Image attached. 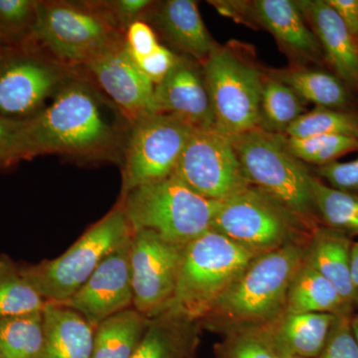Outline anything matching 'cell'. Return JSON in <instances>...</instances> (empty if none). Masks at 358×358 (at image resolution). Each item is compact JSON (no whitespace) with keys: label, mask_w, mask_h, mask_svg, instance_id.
I'll return each instance as SVG.
<instances>
[{"label":"cell","mask_w":358,"mask_h":358,"mask_svg":"<svg viewBox=\"0 0 358 358\" xmlns=\"http://www.w3.org/2000/svg\"><path fill=\"white\" fill-rule=\"evenodd\" d=\"M129 129L121 110L77 71L38 115L22 122L0 166L45 155L121 166Z\"/></svg>","instance_id":"cell-1"},{"label":"cell","mask_w":358,"mask_h":358,"mask_svg":"<svg viewBox=\"0 0 358 358\" xmlns=\"http://www.w3.org/2000/svg\"><path fill=\"white\" fill-rule=\"evenodd\" d=\"M308 244H291L256 256L200 320L201 329L222 334L278 319L285 312L289 284L303 263Z\"/></svg>","instance_id":"cell-2"},{"label":"cell","mask_w":358,"mask_h":358,"mask_svg":"<svg viewBox=\"0 0 358 358\" xmlns=\"http://www.w3.org/2000/svg\"><path fill=\"white\" fill-rule=\"evenodd\" d=\"M134 231L150 230L169 243L185 247L211 229L220 203L205 199L173 173L136 186L119 200Z\"/></svg>","instance_id":"cell-3"},{"label":"cell","mask_w":358,"mask_h":358,"mask_svg":"<svg viewBox=\"0 0 358 358\" xmlns=\"http://www.w3.org/2000/svg\"><path fill=\"white\" fill-rule=\"evenodd\" d=\"M256 256L220 233L206 231L183 250L176 294L167 310L199 322Z\"/></svg>","instance_id":"cell-4"},{"label":"cell","mask_w":358,"mask_h":358,"mask_svg":"<svg viewBox=\"0 0 358 358\" xmlns=\"http://www.w3.org/2000/svg\"><path fill=\"white\" fill-rule=\"evenodd\" d=\"M202 68L215 128L230 138L258 128L266 68L253 49L235 41L218 44Z\"/></svg>","instance_id":"cell-5"},{"label":"cell","mask_w":358,"mask_h":358,"mask_svg":"<svg viewBox=\"0 0 358 358\" xmlns=\"http://www.w3.org/2000/svg\"><path fill=\"white\" fill-rule=\"evenodd\" d=\"M282 136L256 128L231 138L250 185L308 222L322 225L313 203V174L287 150Z\"/></svg>","instance_id":"cell-6"},{"label":"cell","mask_w":358,"mask_h":358,"mask_svg":"<svg viewBox=\"0 0 358 358\" xmlns=\"http://www.w3.org/2000/svg\"><path fill=\"white\" fill-rule=\"evenodd\" d=\"M319 226L308 222L267 193L249 185L221 202L211 229L255 255H261L291 244H308Z\"/></svg>","instance_id":"cell-7"},{"label":"cell","mask_w":358,"mask_h":358,"mask_svg":"<svg viewBox=\"0 0 358 358\" xmlns=\"http://www.w3.org/2000/svg\"><path fill=\"white\" fill-rule=\"evenodd\" d=\"M124 38L90 0H39L31 43L68 69H81Z\"/></svg>","instance_id":"cell-8"},{"label":"cell","mask_w":358,"mask_h":358,"mask_svg":"<svg viewBox=\"0 0 358 358\" xmlns=\"http://www.w3.org/2000/svg\"><path fill=\"white\" fill-rule=\"evenodd\" d=\"M134 230L120 202L92 225L62 255L21 268L46 301L63 303L87 282L110 253L133 237Z\"/></svg>","instance_id":"cell-9"},{"label":"cell","mask_w":358,"mask_h":358,"mask_svg":"<svg viewBox=\"0 0 358 358\" xmlns=\"http://www.w3.org/2000/svg\"><path fill=\"white\" fill-rule=\"evenodd\" d=\"M76 73L32 43L0 50V117L32 119Z\"/></svg>","instance_id":"cell-10"},{"label":"cell","mask_w":358,"mask_h":358,"mask_svg":"<svg viewBox=\"0 0 358 358\" xmlns=\"http://www.w3.org/2000/svg\"><path fill=\"white\" fill-rule=\"evenodd\" d=\"M193 129L162 113L131 124L121 164V194L171 176Z\"/></svg>","instance_id":"cell-11"},{"label":"cell","mask_w":358,"mask_h":358,"mask_svg":"<svg viewBox=\"0 0 358 358\" xmlns=\"http://www.w3.org/2000/svg\"><path fill=\"white\" fill-rule=\"evenodd\" d=\"M173 173L215 201H225L250 185L232 138L215 127L193 129Z\"/></svg>","instance_id":"cell-12"},{"label":"cell","mask_w":358,"mask_h":358,"mask_svg":"<svg viewBox=\"0 0 358 358\" xmlns=\"http://www.w3.org/2000/svg\"><path fill=\"white\" fill-rule=\"evenodd\" d=\"M228 17L273 35L291 65L327 67L319 40L294 0L210 1Z\"/></svg>","instance_id":"cell-13"},{"label":"cell","mask_w":358,"mask_h":358,"mask_svg":"<svg viewBox=\"0 0 358 358\" xmlns=\"http://www.w3.org/2000/svg\"><path fill=\"white\" fill-rule=\"evenodd\" d=\"M185 247L150 230L134 231L131 242L133 308L148 319L164 313L176 294Z\"/></svg>","instance_id":"cell-14"},{"label":"cell","mask_w":358,"mask_h":358,"mask_svg":"<svg viewBox=\"0 0 358 358\" xmlns=\"http://www.w3.org/2000/svg\"><path fill=\"white\" fill-rule=\"evenodd\" d=\"M77 71L88 77L131 124L159 113L155 84L134 62L124 38Z\"/></svg>","instance_id":"cell-15"},{"label":"cell","mask_w":358,"mask_h":358,"mask_svg":"<svg viewBox=\"0 0 358 358\" xmlns=\"http://www.w3.org/2000/svg\"><path fill=\"white\" fill-rule=\"evenodd\" d=\"M131 242L110 253L76 293L57 303L76 310L94 327L133 307Z\"/></svg>","instance_id":"cell-16"},{"label":"cell","mask_w":358,"mask_h":358,"mask_svg":"<svg viewBox=\"0 0 358 358\" xmlns=\"http://www.w3.org/2000/svg\"><path fill=\"white\" fill-rule=\"evenodd\" d=\"M155 103L162 114L173 115L194 129L215 127L203 68L178 55L173 69L155 86Z\"/></svg>","instance_id":"cell-17"},{"label":"cell","mask_w":358,"mask_h":358,"mask_svg":"<svg viewBox=\"0 0 358 358\" xmlns=\"http://www.w3.org/2000/svg\"><path fill=\"white\" fill-rule=\"evenodd\" d=\"M145 21L164 45L201 66L218 46L204 24L197 2L193 0L155 1Z\"/></svg>","instance_id":"cell-18"},{"label":"cell","mask_w":358,"mask_h":358,"mask_svg":"<svg viewBox=\"0 0 358 358\" xmlns=\"http://www.w3.org/2000/svg\"><path fill=\"white\" fill-rule=\"evenodd\" d=\"M319 40L327 67L358 98V40L326 0L296 1Z\"/></svg>","instance_id":"cell-19"},{"label":"cell","mask_w":358,"mask_h":358,"mask_svg":"<svg viewBox=\"0 0 358 358\" xmlns=\"http://www.w3.org/2000/svg\"><path fill=\"white\" fill-rule=\"evenodd\" d=\"M352 238L320 225L310 237L303 262L326 278L343 300L357 308L358 293L352 278Z\"/></svg>","instance_id":"cell-20"},{"label":"cell","mask_w":358,"mask_h":358,"mask_svg":"<svg viewBox=\"0 0 358 358\" xmlns=\"http://www.w3.org/2000/svg\"><path fill=\"white\" fill-rule=\"evenodd\" d=\"M270 76L293 89L306 103L334 110H358V98L331 71L312 66L266 68Z\"/></svg>","instance_id":"cell-21"},{"label":"cell","mask_w":358,"mask_h":358,"mask_svg":"<svg viewBox=\"0 0 358 358\" xmlns=\"http://www.w3.org/2000/svg\"><path fill=\"white\" fill-rule=\"evenodd\" d=\"M43 324L41 358H91L95 327L76 310L47 301Z\"/></svg>","instance_id":"cell-22"},{"label":"cell","mask_w":358,"mask_h":358,"mask_svg":"<svg viewBox=\"0 0 358 358\" xmlns=\"http://www.w3.org/2000/svg\"><path fill=\"white\" fill-rule=\"evenodd\" d=\"M338 315L326 313H284L267 324L280 355L317 358Z\"/></svg>","instance_id":"cell-23"},{"label":"cell","mask_w":358,"mask_h":358,"mask_svg":"<svg viewBox=\"0 0 358 358\" xmlns=\"http://www.w3.org/2000/svg\"><path fill=\"white\" fill-rule=\"evenodd\" d=\"M201 327L171 310L150 319L145 336L131 358L196 357Z\"/></svg>","instance_id":"cell-24"},{"label":"cell","mask_w":358,"mask_h":358,"mask_svg":"<svg viewBox=\"0 0 358 358\" xmlns=\"http://www.w3.org/2000/svg\"><path fill=\"white\" fill-rule=\"evenodd\" d=\"M355 310L326 278L303 261L289 284L284 313H326L343 317L355 315Z\"/></svg>","instance_id":"cell-25"},{"label":"cell","mask_w":358,"mask_h":358,"mask_svg":"<svg viewBox=\"0 0 358 358\" xmlns=\"http://www.w3.org/2000/svg\"><path fill=\"white\" fill-rule=\"evenodd\" d=\"M150 322L133 307L103 320L95 327L91 358H131Z\"/></svg>","instance_id":"cell-26"},{"label":"cell","mask_w":358,"mask_h":358,"mask_svg":"<svg viewBox=\"0 0 358 358\" xmlns=\"http://www.w3.org/2000/svg\"><path fill=\"white\" fill-rule=\"evenodd\" d=\"M307 105L293 89L270 76L265 69L258 128L285 136L289 127L307 112Z\"/></svg>","instance_id":"cell-27"},{"label":"cell","mask_w":358,"mask_h":358,"mask_svg":"<svg viewBox=\"0 0 358 358\" xmlns=\"http://www.w3.org/2000/svg\"><path fill=\"white\" fill-rule=\"evenodd\" d=\"M310 185L320 224L352 239L358 236V194L331 187L315 176Z\"/></svg>","instance_id":"cell-28"},{"label":"cell","mask_w":358,"mask_h":358,"mask_svg":"<svg viewBox=\"0 0 358 358\" xmlns=\"http://www.w3.org/2000/svg\"><path fill=\"white\" fill-rule=\"evenodd\" d=\"M43 310L0 319V358H41Z\"/></svg>","instance_id":"cell-29"},{"label":"cell","mask_w":358,"mask_h":358,"mask_svg":"<svg viewBox=\"0 0 358 358\" xmlns=\"http://www.w3.org/2000/svg\"><path fill=\"white\" fill-rule=\"evenodd\" d=\"M46 303L21 268L0 256V319L41 312Z\"/></svg>","instance_id":"cell-30"},{"label":"cell","mask_w":358,"mask_h":358,"mask_svg":"<svg viewBox=\"0 0 358 358\" xmlns=\"http://www.w3.org/2000/svg\"><path fill=\"white\" fill-rule=\"evenodd\" d=\"M214 345L215 358H281L268 324L230 329Z\"/></svg>","instance_id":"cell-31"},{"label":"cell","mask_w":358,"mask_h":358,"mask_svg":"<svg viewBox=\"0 0 358 358\" xmlns=\"http://www.w3.org/2000/svg\"><path fill=\"white\" fill-rule=\"evenodd\" d=\"M317 134H334L358 140V110L315 107L301 115L285 136L306 138Z\"/></svg>","instance_id":"cell-32"},{"label":"cell","mask_w":358,"mask_h":358,"mask_svg":"<svg viewBox=\"0 0 358 358\" xmlns=\"http://www.w3.org/2000/svg\"><path fill=\"white\" fill-rule=\"evenodd\" d=\"M285 147L306 164L326 166L343 155L358 152V140L334 134H317L306 138L282 136Z\"/></svg>","instance_id":"cell-33"},{"label":"cell","mask_w":358,"mask_h":358,"mask_svg":"<svg viewBox=\"0 0 358 358\" xmlns=\"http://www.w3.org/2000/svg\"><path fill=\"white\" fill-rule=\"evenodd\" d=\"M39 0H0V50L31 44Z\"/></svg>","instance_id":"cell-34"},{"label":"cell","mask_w":358,"mask_h":358,"mask_svg":"<svg viewBox=\"0 0 358 358\" xmlns=\"http://www.w3.org/2000/svg\"><path fill=\"white\" fill-rule=\"evenodd\" d=\"M92 6L122 35L136 21L143 20L155 4L152 0H90Z\"/></svg>","instance_id":"cell-35"},{"label":"cell","mask_w":358,"mask_h":358,"mask_svg":"<svg viewBox=\"0 0 358 358\" xmlns=\"http://www.w3.org/2000/svg\"><path fill=\"white\" fill-rule=\"evenodd\" d=\"M352 317H338L326 345L317 358H358V345L350 327Z\"/></svg>","instance_id":"cell-36"},{"label":"cell","mask_w":358,"mask_h":358,"mask_svg":"<svg viewBox=\"0 0 358 358\" xmlns=\"http://www.w3.org/2000/svg\"><path fill=\"white\" fill-rule=\"evenodd\" d=\"M317 178H324L336 189L358 194V157L348 162H336L315 167Z\"/></svg>","instance_id":"cell-37"},{"label":"cell","mask_w":358,"mask_h":358,"mask_svg":"<svg viewBox=\"0 0 358 358\" xmlns=\"http://www.w3.org/2000/svg\"><path fill=\"white\" fill-rule=\"evenodd\" d=\"M124 41L134 60L150 55L160 44L154 28L143 20L136 21L129 26L124 34Z\"/></svg>","instance_id":"cell-38"},{"label":"cell","mask_w":358,"mask_h":358,"mask_svg":"<svg viewBox=\"0 0 358 358\" xmlns=\"http://www.w3.org/2000/svg\"><path fill=\"white\" fill-rule=\"evenodd\" d=\"M178 56V54L174 53L166 45L159 44L150 55L134 60V62L143 71V74L157 86L173 69Z\"/></svg>","instance_id":"cell-39"},{"label":"cell","mask_w":358,"mask_h":358,"mask_svg":"<svg viewBox=\"0 0 358 358\" xmlns=\"http://www.w3.org/2000/svg\"><path fill=\"white\" fill-rule=\"evenodd\" d=\"M348 31L358 40V0H326Z\"/></svg>","instance_id":"cell-40"},{"label":"cell","mask_w":358,"mask_h":358,"mask_svg":"<svg viewBox=\"0 0 358 358\" xmlns=\"http://www.w3.org/2000/svg\"><path fill=\"white\" fill-rule=\"evenodd\" d=\"M22 122L0 117V164Z\"/></svg>","instance_id":"cell-41"},{"label":"cell","mask_w":358,"mask_h":358,"mask_svg":"<svg viewBox=\"0 0 358 358\" xmlns=\"http://www.w3.org/2000/svg\"><path fill=\"white\" fill-rule=\"evenodd\" d=\"M352 278L353 286L358 293V242H353L352 249Z\"/></svg>","instance_id":"cell-42"},{"label":"cell","mask_w":358,"mask_h":358,"mask_svg":"<svg viewBox=\"0 0 358 358\" xmlns=\"http://www.w3.org/2000/svg\"><path fill=\"white\" fill-rule=\"evenodd\" d=\"M350 327H352L353 336H355L358 345V313H355L352 315V320H350Z\"/></svg>","instance_id":"cell-43"},{"label":"cell","mask_w":358,"mask_h":358,"mask_svg":"<svg viewBox=\"0 0 358 358\" xmlns=\"http://www.w3.org/2000/svg\"><path fill=\"white\" fill-rule=\"evenodd\" d=\"M281 358H301V357H292V355H282Z\"/></svg>","instance_id":"cell-44"},{"label":"cell","mask_w":358,"mask_h":358,"mask_svg":"<svg viewBox=\"0 0 358 358\" xmlns=\"http://www.w3.org/2000/svg\"><path fill=\"white\" fill-rule=\"evenodd\" d=\"M357 308H358V303H357Z\"/></svg>","instance_id":"cell-45"},{"label":"cell","mask_w":358,"mask_h":358,"mask_svg":"<svg viewBox=\"0 0 358 358\" xmlns=\"http://www.w3.org/2000/svg\"><path fill=\"white\" fill-rule=\"evenodd\" d=\"M193 358H197V357H193Z\"/></svg>","instance_id":"cell-46"}]
</instances>
